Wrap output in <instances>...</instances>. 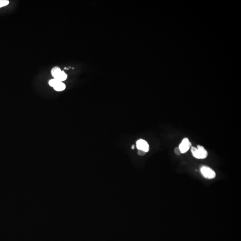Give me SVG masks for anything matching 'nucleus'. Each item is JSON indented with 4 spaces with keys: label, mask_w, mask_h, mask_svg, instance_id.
Masks as SVG:
<instances>
[{
    "label": "nucleus",
    "mask_w": 241,
    "mask_h": 241,
    "mask_svg": "<svg viewBox=\"0 0 241 241\" xmlns=\"http://www.w3.org/2000/svg\"><path fill=\"white\" fill-rule=\"evenodd\" d=\"M135 145H132V147H131V148H132V149H135Z\"/></svg>",
    "instance_id": "f8f14e48"
},
{
    "label": "nucleus",
    "mask_w": 241,
    "mask_h": 241,
    "mask_svg": "<svg viewBox=\"0 0 241 241\" xmlns=\"http://www.w3.org/2000/svg\"><path fill=\"white\" fill-rule=\"evenodd\" d=\"M59 82H60V81H59V80L53 79H51V80H49V84L50 86H51V87H54Z\"/></svg>",
    "instance_id": "6e6552de"
},
{
    "label": "nucleus",
    "mask_w": 241,
    "mask_h": 241,
    "mask_svg": "<svg viewBox=\"0 0 241 241\" xmlns=\"http://www.w3.org/2000/svg\"><path fill=\"white\" fill-rule=\"evenodd\" d=\"M9 3V1L8 0H0V8L7 6Z\"/></svg>",
    "instance_id": "1a4fd4ad"
},
{
    "label": "nucleus",
    "mask_w": 241,
    "mask_h": 241,
    "mask_svg": "<svg viewBox=\"0 0 241 241\" xmlns=\"http://www.w3.org/2000/svg\"><path fill=\"white\" fill-rule=\"evenodd\" d=\"M61 71V69L60 67L55 66L52 68V70H51V73H52V76L54 77Z\"/></svg>",
    "instance_id": "0eeeda50"
},
{
    "label": "nucleus",
    "mask_w": 241,
    "mask_h": 241,
    "mask_svg": "<svg viewBox=\"0 0 241 241\" xmlns=\"http://www.w3.org/2000/svg\"><path fill=\"white\" fill-rule=\"evenodd\" d=\"M200 171L202 176L207 179H214L216 178V173L214 170L207 166H202L200 168Z\"/></svg>",
    "instance_id": "f03ea898"
},
{
    "label": "nucleus",
    "mask_w": 241,
    "mask_h": 241,
    "mask_svg": "<svg viewBox=\"0 0 241 241\" xmlns=\"http://www.w3.org/2000/svg\"><path fill=\"white\" fill-rule=\"evenodd\" d=\"M192 143L190 142L189 138H184L183 139L181 142L179 146V148L182 154L185 153L189 150L191 147Z\"/></svg>",
    "instance_id": "20e7f679"
},
{
    "label": "nucleus",
    "mask_w": 241,
    "mask_h": 241,
    "mask_svg": "<svg viewBox=\"0 0 241 241\" xmlns=\"http://www.w3.org/2000/svg\"><path fill=\"white\" fill-rule=\"evenodd\" d=\"M53 88L55 91L60 92L63 91L66 89V85L63 82H59Z\"/></svg>",
    "instance_id": "423d86ee"
},
{
    "label": "nucleus",
    "mask_w": 241,
    "mask_h": 241,
    "mask_svg": "<svg viewBox=\"0 0 241 241\" xmlns=\"http://www.w3.org/2000/svg\"><path fill=\"white\" fill-rule=\"evenodd\" d=\"M146 153H146V152H144L143 150H138V154L140 155V156H144V155H145L146 154Z\"/></svg>",
    "instance_id": "9b49d317"
},
{
    "label": "nucleus",
    "mask_w": 241,
    "mask_h": 241,
    "mask_svg": "<svg viewBox=\"0 0 241 241\" xmlns=\"http://www.w3.org/2000/svg\"><path fill=\"white\" fill-rule=\"evenodd\" d=\"M174 153L177 155H180L182 154L179 147H176L174 149Z\"/></svg>",
    "instance_id": "9d476101"
},
{
    "label": "nucleus",
    "mask_w": 241,
    "mask_h": 241,
    "mask_svg": "<svg viewBox=\"0 0 241 241\" xmlns=\"http://www.w3.org/2000/svg\"><path fill=\"white\" fill-rule=\"evenodd\" d=\"M136 147L138 150H143L144 152L147 153L150 150L149 144L147 142L143 139H138L137 141Z\"/></svg>",
    "instance_id": "7ed1b4c3"
},
{
    "label": "nucleus",
    "mask_w": 241,
    "mask_h": 241,
    "mask_svg": "<svg viewBox=\"0 0 241 241\" xmlns=\"http://www.w3.org/2000/svg\"><path fill=\"white\" fill-rule=\"evenodd\" d=\"M191 152L193 156L197 159H205L208 157V153L204 147L201 145H197V148L191 147Z\"/></svg>",
    "instance_id": "f257e3e1"
},
{
    "label": "nucleus",
    "mask_w": 241,
    "mask_h": 241,
    "mask_svg": "<svg viewBox=\"0 0 241 241\" xmlns=\"http://www.w3.org/2000/svg\"><path fill=\"white\" fill-rule=\"evenodd\" d=\"M55 79H57L60 82H63L67 78V75L66 74L65 72L64 71H61L60 73H58L55 77H54Z\"/></svg>",
    "instance_id": "39448f33"
}]
</instances>
